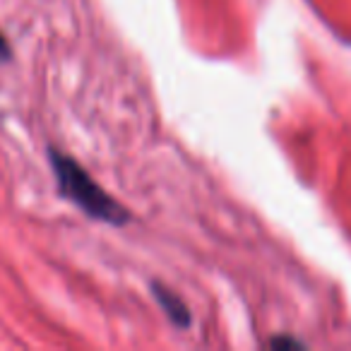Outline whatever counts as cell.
Listing matches in <instances>:
<instances>
[{"label":"cell","instance_id":"cell-2","mask_svg":"<svg viewBox=\"0 0 351 351\" xmlns=\"http://www.w3.org/2000/svg\"><path fill=\"white\" fill-rule=\"evenodd\" d=\"M152 291H154V298L159 301V306L164 308V313L169 315V320L178 327H188L191 325V313H188V306L176 296L171 289H166L164 284L154 282L152 284Z\"/></svg>","mask_w":351,"mask_h":351},{"label":"cell","instance_id":"cell-1","mask_svg":"<svg viewBox=\"0 0 351 351\" xmlns=\"http://www.w3.org/2000/svg\"><path fill=\"white\" fill-rule=\"evenodd\" d=\"M51 166H53L56 181H58V193L65 200L75 202L84 215H89L92 219L106 221V224H128L132 219L130 212L116 202L99 183L92 181V176L65 152L49 149Z\"/></svg>","mask_w":351,"mask_h":351},{"label":"cell","instance_id":"cell-3","mask_svg":"<svg viewBox=\"0 0 351 351\" xmlns=\"http://www.w3.org/2000/svg\"><path fill=\"white\" fill-rule=\"evenodd\" d=\"M10 60V46H8L5 36L0 34V63H8Z\"/></svg>","mask_w":351,"mask_h":351},{"label":"cell","instance_id":"cell-4","mask_svg":"<svg viewBox=\"0 0 351 351\" xmlns=\"http://www.w3.org/2000/svg\"><path fill=\"white\" fill-rule=\"evenodd\" d=\"M269 344H272V346H301V344H298V341L289 339V337H287V339H272V341H269Z\"/></svg>","mask_w":351,"mask_h":351}]
</instances>
